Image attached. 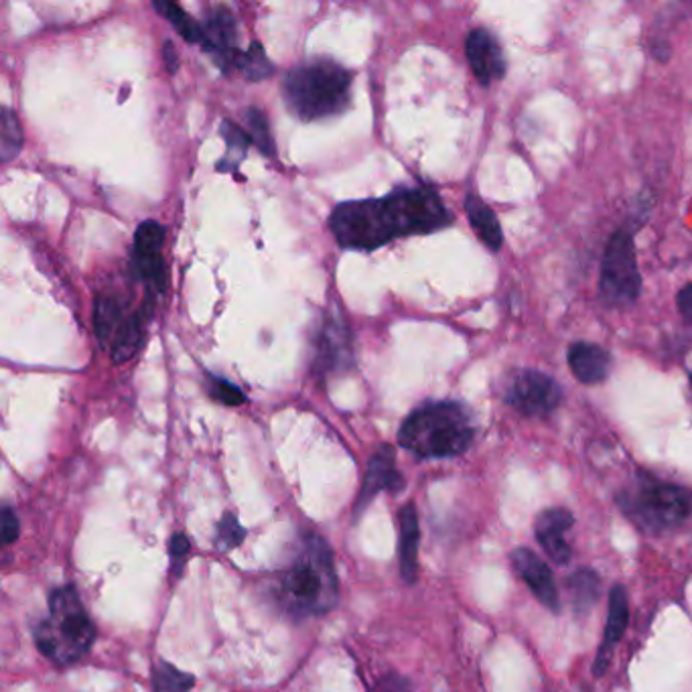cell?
<instances>
[{
    "label": "cell",
    "mask_w": 692,
    "mask_h": 692,
    "mask_svg": "<svg viewBox=\"0 0 692 692\" xmlns=\"http://www.w3.org/2000/svg\"><path fill=\"white\" fill-rule=\"evenodd\" d=\"M453 222L433 188L400 189L380 200L345 201L338 205L329 228L348 250H375L404 235L431 234Z\"/></svg>",
    "instance_id": "cell-1"
},
{
    "label": "cell",
    "mask_w": 692,
    "mask_h": 692,
    "mask_svg": "<svg viewBox=\"0 0 692 692\" xmlns=\"http://www.w3.org/2000/svg\"><path fill=\"white\" fill-rule=\"evenodd\" d=\"M340 583L328 542L307 536L277 581V599L294 620L319 618L335 608Z\"/></svg>",
    "instance_id": "cell-2"
},
{
    "label": "cell",
    "mask_w": 692,
    "mask_h": 692,
    "mask_svg": "<svg viewBox=\"0 0 692 692\" xmlns=\"http://www.w3.org/2000/svg\"><path fill=\"white\" fill-rule=\"evenodd\" d=\"M475 439L471 414L459 402H429L412 412L399 431V443L421 459L458 458Z\"/></svg>",
    "instance_id": "cell-3"
},
{
    "label": "cell",
    "mask_w": 692,
    "mask_h": 692,
    "mask_svg": "<svg viewBox=\"0 0 692 692\" xmlns=\"http://www.w3.org/2000/svg\"><path fill=\"white\" fill-rule=\"evenodd\" d=\"M352 76L340 63L315 59L289 71L282 94L287 108L305 122L338 117L350 107Z\"/></svg>",
    "instance_id": "cell-4"
},
{
    "label": "cell",
    "mask_w": 692,
    "mask_h": 692,
    "mask_svg": "<svg viewBox=\"0 0 692 692\" xmlns=\"http://www.w3.org/2000/svg\"><path fill=\"white\" fill-rule=\"evenodd\" d=\"M37 648L56 664H73L94 645L96 628L73 586H59L49 595L48 615L33 630Z\"/></svg>",
    "instance_id": "cell-5"
},
{
    "label": "cell",
    "mask_w": 692,
    "mask_h": 692,
    "mask_svg": "<svg viewBox=\"0 0 692 692\" xmlns=\"http://www.w3.org/2000/svg\"><path fill=\"white\" fill-rule=\"evenodd\" d=\"M623 514L638 529L662 534L682 526L692 512V493L681 485L642 475L632 490L620 493Z\"/></svg>",
    "instance_id": "cell-6"
},
{
    "label": "cell",
    "mask_w": 692,
    "mask_h": 692,
    "mask_svg": "<svg viewBox=\"0 0 692 692\" xmlns=\"http://www.w3.org/2000/svg\"><path fill=\"white\" fill-rule=\"evenodd\" d=\"M147 313H153V303L129 313V301L120 294H100L96 299V335L117 364L129 362L141 350Z\"/></svg>",
    "instance_id": "cell-7"
},
{
    "label": "cell",
    "mask_w": 692,
    "mask_h": 692,
    "mask_svg": "<svg viewBox=\"0 0 692 692\" xmlns=\"http://www.w3.org/2000/svg\"><path fill=\"white\" fill-rule=\"evenodd\" d=\"M601 299L610 307L634 305L642 293V274L638 267L634 235L630 230H618L611 235L599 279Z\"/></svg>",
    "instance_id": "cell-8"
},
{
    "label": "cell",
    "mask_w": 692,
    "mask_h": 692,
    "mask_svg": "<svg viewBox=\"0 0 692 692\" xmlns=\"http://www.w3.org/2000/svg\"><path fill=\"white\" fill-rule=\"evenodd\" d=\"M504 400L514 411L529 419H544L563 402V388L540 370H520L510 375Z\"/></svg>",
    "instance_id": "cell-9"
},
{
    "label": "cell",
    "mask_w": 692,
    "mask_h": 692,
    "mask_svg": "<svg viewBox=\"0 0 692 692\" xmlns=\"http://www.w3.org/2000/svg\"><path fill=\"white\" fill-rule=\"evenodd\" d=\"M164 228L159 222H142L134 234L132 248V269L144 282L149 299L167 291L169 277L163 259Z\"/></svg>",
    "instance_id": "cell-10"
},
{
    "label": "cell",
    "mask_w": 692,
    "mask_h": 692,
    "mask_svg": "<svg viewBox=\"0 0 692 692\" xmlns=\"http://www.w3.org/2000/svg\"><path fill=\"white\" fill-rule=\"evenodd\" d=\"M201 48L205 49L222 70L230 71L238 66V27L232 12L215 7L208 12L201 24Z\"/></svg>",
    "instance_id": "cell-11"
},
{
    "label": "cell",
    "mask_w": 692,
    "mask_h": 692,
    "mask_svg": "<svg viewBox=\"0 0 692 692\" xmlns=\"http://www.w3.org/2000/svg\"><path fill=\"white\" fill-rule=\"evenodd\" d=\"M313 365L319 374H335L352 365L350 333L338 315H328L319 328Z\"/></svg>",
    "instance_id": "cell-12"
},
{
    "label": "cell",
    "mask_w": 692,
    "mask_h": 692,
    "mask_svg": "<svg viewBox=\"0 0 692 692\" xmlns=\"http://www.w3.org/2000/svg\"><path fill=\"white\" fill-rule=\"evenodd\" d=\"M465 56L481 86H490L504 78L508 70L504 49L488 29L480 27L471 31L465 41Z\"/></svg>",
    "instance_id": "cell-13"
},
{
    "label": "cell",
    "mask_w": 692,
    "mask_h": 692,
    "mask_svg": "<svg viewBox=\"0 0 692 692\" xmlns=\"http://www.w3.org/2000/svg\"><path fill=\"white\" fill-rule=\"evenodd\" d=\"M573 522H575V518L564 508L542 510L539 518H536L534 534H536V540H539L542 551L546 552V556L551 559L552 563H571L573 551L569 546L566 532L571 530Z\"/></svg>",
    "instance_id": "cell-14"
},
{
    "label": "cell",
    "mask_w": 692,
    "mask_h": 692,
    "mask_svg": "<svg viewBox=\"0 0 692 692\" xmlns=\"http://www.w3.org/2000/svg\"><path fill=\"white\" fill-rule=\"evenodd\" d=\"M512 564L518 575L522 576V581L530 586L534 598L539 599L546 610L552 613L561 610L559 589H556L549 564L529 549H517L512 552Z\"/></svg>",
    "instance_id": "cell-15"
},
{
    "label": "cell",
    "mask_w": 692,
    "mask_h": 692,
    "mask_svg": "<svg viewBox=\"0 0 692 692\" xmlns=\"http://www.w3.org/2000/svg\"><path fill=\"white\" fill-rule=\"evenodd\" d=\"M402 485H404V481H402V475H400L399 470H397L392 447H380L374 455H372V459H370L368 473H365L364 488H362V492H360L355 510H364L365 505L374 498L375 493L399 492Z\"/></svg>",
    "instance_id": "cell-16"
},
{
    "label": "cell",
    "mask_w": 692,
    "mask_h": 692,
    "mask_svg": "<svg viewBox=\"0 0 692 692\" xmlns=\"http://www.w3.org/2000/svg\"><path fill=\"white\" fill-rule=\"evenodd\" d=\"M628 622H630V610H628L625 589L620 585L613 586L610 593V613H608V623H605V634L599 645L598 660L593 666V672L598 676H603V672L610 666L613 650L625 634Z\"/></svg>",
    "instance_id": "cell-17"
},
{
    "label": "cell",
    "mask_w": 692,
    "mask_h": 692,
    "mask_svg": "<svg viewBox=\"0 0 692 692\" xmlns=\"http://www.w3.org/2000/svg\"><path fill=\"white\" fill-rule=\"evenodd\" d=\"M569 368L581 384H601L610 375L611 355L598 343L576 341L569 350Z\"/></svg>",
    "instance_id": "cell-18"
},
{
    "label": "cell",
    "mask_w": 692,
    "mask_h": 692,
    "mask_svg": "<svg viewBox=\"0 0 692 692\" xmlns=\"http://www.w3.org/2000/svg\"><path fill=\"white\" fill-rule=\"evenodd\" d=\"M419 518L414 505H407L400 512V571L404 581L412 583L419 573Z\"/></svg>",
    "instance_id": "cell-19"
},
{
    "label": "cell",
    "mask_w": 692,
    "mask_h": 692,
    "mask_svg": "<svg viewBox=\"0 0 692 692\" xmlns=\"http://www.w3.org/2000/svg\"><path fill=\"white\" fill-rule=\"evenodd\" d=\"M465 212H468V218H470L473 232L478 234L481 242L490 250H493V252H498L504 244V232H502L500 220L493 213L492 208L485 201L480 200L478 195L470 193L465 198Z\"/></svg>",
    "instance_id": "cell-20"
},
{
    "label": "cell",
    "mask_w": 692,
    "mask_h": 692,
    "mask_svg": "<svg viewBox=\"0 0 692 692\" xmlns=\"http://www.w3.org/2000/svg\"><path fill=\"white\" fill-rule=\"evenodd\" d=\"M569 586V599L573 603V610L579 615H585L593 610V605L601 598V579L591 569H581L566 581Z\"/></svg>",
    "instance_id": "cell-21"
},
{
    "label": "cell",
    "mask_w": 692,
    "mask_h": 692,
    "mask_svg": "<svg viewBox=\"0 0 692 692\" xmlns=\"http://www.w3.org/2000/svg\"><path fill=\"white\" fill-rule=\"evenodd\" d=\"M222 134L223 139H225V144H228V151H225V157L218 164V169L220 171H235L240 161L247 157L248 147H250L252 139H250L247 130L235 127L234 122H230V120H223Z\"/></svg>",
    "instance_id": "cell-22"
},
{
    "label": "cell",
    "mask_w": 692,
    "mask_h": 692,
    "mask_svg": "<svg viewBox=\"0 0 692 692\" xmlns=\"http://www.w3.org/2000/svg\"><path fill=\"white\" fill-rule=\"evenodd\" d=\"M0 154L2 163H11L12 159L19 154L23 147V130L17 117L12 114L11 108L2 110V122H0Z\"/></svg>",
    "instance_id": "cell-23"
},
{
    "label": "cell",
    "mask_w": 692,
    "mask_h": 692,
    "mask_svg": "<svg viewBox=\"0 0 692 692\" xmlns=\"http://www.w3.org/2000/svg\"><path fill=\"white\" fill-rule=\"evenodd\" d=\"M153 7L163 14L169 23L175 27L177 31L181 33V37L188 43H200L201 46V24L195 23L179 4H173V2H154Z\"/></svg>",
    "instance_id": "cell-24"
},
{
    "label": "cell",
    "mask_w": 692,
    "mask_h": 692,
    "mask_svg": "<svg viewBox=\"0 0 692 692\" xmlns=\"http://www.w3.org/2000/svg\"><path fill=\"white\" fill-rule=\"evenodd\" d=\"M235 68L242 71L250 82H260V80L269 78L270 73H272V63L267 58L262 46L257 43V41L250 46V49L240 53Z\"/></svg>",
    "instance_id": "cell-25"
},
{
    "label": "cell",
    "mask_w": 692,
    "mask_h": 692,
    "mask_svg": "<svg viewBox=\"0 0 692 692\" xmlns=\"http://www.w3.org/2000/svg\"><path fill=\"white\" fill-rule=\"evenodd\" d=\"M193 684H195V679L191 674H185L167 662H161L154 669V692H189Z\"/></svg>",
    "instance_id": "cell-26"
},
{
    "label": "cell",
    "mask_w": 692,
    "mask_h": 692,
    "mask_svg": "<svg viewBox=\"0 0 692 692\" xmlns=\"http://www.w3.org/2000/svg\"><path fill=\"white\" fill-rule=\"evenodd\" d=\"M247 127L248 134L252 142L260 149V153L267 154V157H274V141H272V134H270L269 120L264 117V112L259 108H248L247 110Z\"/></svg>",
    "instance_id": "cell-27"
},
{
    "label": "cell",
    "mask_w": 692,
    "mask_h": 692,
    "mask_svg": "<svg viewBox=\"0 0 692 692\" xmlns=\"http://www.w3.org/2000/svg\"><path fill=\"white\" fill-rule=\"evenodd\" d=\"M244 536H247V532L238 524V520L232 514H225L222 522H220V526H218L215 542H218V546L222 551H228V549L238 546Z\"/></svg>",
    "instance_id": "cell-28"
},
{
    "label": "cell",
    "mask_w": 692,
    "mask_h": 692,
    "mask_svg": "<svg viewBox=\"0 0 692 692\" xmlns=\"http://www.w3.org/2000/svg\"><path fill=\"white\" fill-rule=\"evenodd\" d=\"M210 394L218 402L228 404V407H240L247 400V397L234 384L225 382L222 378H215V375H210Z\"/></svg>",
    "instance_id": "cell-29"
},
{
    "label": "cell",
    "mask_w": 692,
    "mask_h": 692,
    "mask_svg": "<svg viewBox=\"0 0 692 692\" xmlns=\"http://www.w3.org/2000/svg\"><path fill=\"white\" fill-rule=\"evenodd\" d=\"M17 536H19V518L7 505L2 510V540H4V544H11L12 540H17Z\"/></svg>",
    "instance_id": "cell-30"
},
{
    "label": "cell",
    "mask_w": 692,
    "mask_h": 692,
    "mask_svg": "<svg viewBox=\"0 0 692 692\" xmlns=\"http://www.w3.org/2000/svg\"><path fill=\"white\" fill-rule=\"evenodd\" d=\"M189 552V542L183 534H175L173 540H171V559H173V566L179 569V573H181V566L185 564V559H188Z\"/></svg>",
    "instance_id": "cell-31"
},
{
    "label": "cell",
    "mask_w": 692,
    "mask_h": 692,
    "mask_svg": "<svg viewBox=\"0 0 692 692\" xmlns=\"http://www.w3.org/2000/svg\"><path fill=\"white\" fill-rule=\"evenodd\" d=\"M676 305H679V311L684 315V319L692 323V282L682 287L681 293L676 294Z\"/></svg>",
    "instance_id": "cell-32"
},
{
    "label": "cell",
    "mask_w": 692,
    "mask_h": 692,
    "mask_svg": "<svg viewBox=\"0 0 692 692\" xmlns=\"http://www.w3.org/2000/svg\"><path fill=\"white\" fill-rule=\"evenodd\" d=\"M163 59L167 70L173 73V71L177 70V66H179V58H177L175 49H173V43H171V41L164 43Z\"/></svg>",
    "instance_id": "cell-33"
},
{
    "label": "cell",
    "mask_w": 692,
    "mask_h": 692,
    "mask_svg": "<svg viewBox=\"0 0 692 692\" xmlns=\"http://www.w3.org/2000/svg\"><path fill=\"white\" fill-rule=\"evenodd\" d=\"M689 380H691V392H692V374H691V378H689Z\"/></svg>",
    "instance_id": "cell-34"
}]
</instances>
